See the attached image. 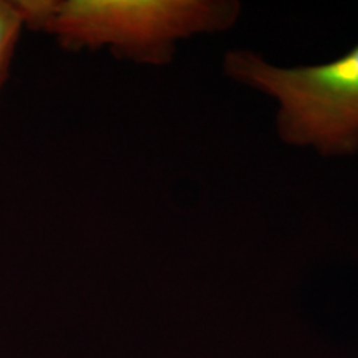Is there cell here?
Segmentation results:
<instances>
[{
	"instance_id": "cell-1",
	"label": "cell",
	"mask_w": 358,
	"mask_h": 358,
	"mask_svg": "<svg viewBox=\"0 0 358 358\" xmlns=\"http://www.w3.org/2000/svg\"><path fill=\"white\" fill-rule=\"evenodd\" d=\"M239 10L236 2L206 0H58L45 34L65 50L110 48L128 60L163 65L179 40L229 29Z\"/></svg>"
},
{
	"instance_id": "cell-2",
	"label": "cell",
	"mask_w": 358,
	"mask_h": 358,
	"mask_svg": "<svg viewBox=\"0 0 358 358\" xmlns=\"http://www.w3.org/2000/svg\"><path fill=\"white\" fill-rule=\"evenodd\" d=\"M224 70L279 103L277 129L285 143L313 146L325 156L358 151V43L332 62L295 69L274 66L249 50H229Z\"/></svg>"
},
{
	"instance_id": "cell-3",
	"label": "cell",
	"mask_w": 358,
	"mask_h": 358,
	"mask_svg": "<svg viewBox=\"0 0 358 358\" xmlns=\"http://www.w3.org/2000/svg\"><path fill=\"white\" fill-rule=\"evenodd\" d=\"M22 32H24V24L12 0H0V96L10 77V69Z\"/></svg>"
},
{
	"instance_id": "cell-4",
	"label": "cell",
	"mask_w": 358,
	"mask_h": 358,
	"mask_svg": "<svg viewBox=\"0 0 358 358\" xmlns=\"http://www.w3.org/2000/svg\"><path fill=\"white\" fill-rule=\"evenodd\" d=\"M19 12L24 29L32 32H45L48 22L55 13L58 0H12Z\"/></svg>"
}]
</instances>
